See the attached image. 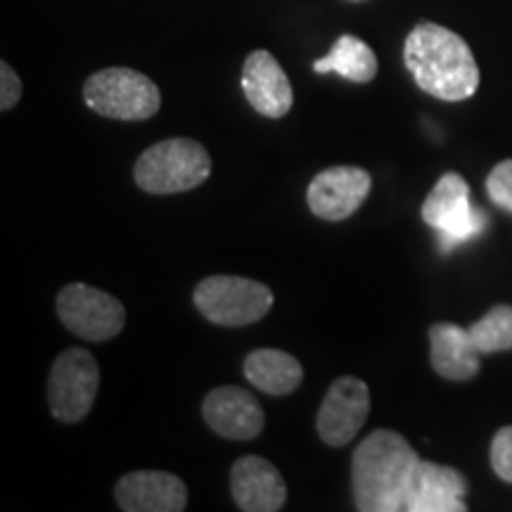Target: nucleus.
Returning a JSON list of instances; mask_svg holds the SVG:
<instances>
[{
    "label": "nucleus",
    "mask_w": 512,
    "mask_h": 512,
    "mask_svg": "<svg viewBox=\"0 0 512 512\" xmlns=\"http://www.w3.org/2000/svg\"><path fill=\"white\" fill-rule=\"evenodd\" d=\"M403 62L420 91L437 100L460 102L479 88V67L470 46L441 24L420 22L403 43Z\"/></svg>",
    "instance_id": "1"
},
{
    "label": "nucleus",
    "mask_w": 512,
    "mask_h": 512,
    "mask_svg": "<svg viewBox=\"0 0 512 512\" xmlns=\"http://www.w3.org/2000/svg\"><path fill=\"white\" fill-rule=\"evenodd\" d=\"M420 463L418 451L394 430L370 432L351 458V489L356 510L399 512Z\"/></svg>",
    "instance_id": "2"
},
{
    "label": "nucleus",
    "mask_w": 512,
    "mask_h": 512,
    "mask_svg": "<svg viewBox=\"0 0 512 512\" xmlns=\"http://www.w3.org/2000/svg\"><path fill=\"white\" fill-rule=\"evenodd\" d=\"M211 174L207 147L190 138H169L138 157L136 183L150 195H176L202 185Z\"/></svg>",
    "instance_id": "3"
},
{
    "label": "nucleus",
    "mask_w": 512,
    "mask_h": 512,
    "mask_svg": "<svg viewBox=\"0 0 512 512\" xmlns=\"http://www.w3.org/2000/svg\"><path fill=\"white\" fill-rule=\"evenodd\" d=\"M83 100L95 114L117 121L152 119L162 107L157 83L128 67H107L88 76Z\"/></svg>",
    "instance_id": "4"
},
{
    "label": "nucleus",
    "mask_w": 512,
    "mask_h": 512,
    "mask_svg": "<svg viewBox=\"0 0 512 512\" xmlns=\"http://www.w3.org/2000/svg\"><path fill=\"white\" fill-rule=\"evenodd\" d=\"M197 311L221 328H242L261 320L273 306V290L242 275H209L192 294Z\"/></svg>",
    "instance_id": "5"
},
{
    "label": "nucleus",
    "mask_w": 512,
    "mask_h": 512,
    "mask_svg": "<svg viewBox=\"0 0 512 512\" xmlns=\"http://www.w3.org/2000/svg\"><path fill=\"white\" fill-rule=\"evenodd\" d=\"M422 221L437 230L439 249L453 252L467 240H475L489 226V216L470 200V185L456 171H448L434 185L422 204Z\"/></svg>",
    "instance_id": "6"
},
{
    "label": "nucleus",
    "mask_w": 512,
    "mask_h": 512,
    "mask_svg": "<svg viewBox=\"0 0 512 512\" xmlns=\"http://www.w3.org/2000/svg\"><path fill=\"white\" fill-rule=\"evenodd\" d=\"M100 389V366L91 351L72 347L55 358L48 375L50 413L64 425H76L91 413Z\"/></svg>",
    "instance_id": "7"
},
{
    "label": "nucleus",
    "mask_w": 512,
    "mask_h": 512,
    "mask_svg": "<svg viewBox=\"0 0 512 512\" xmlns=\"http://www.w3.org/2000/svg\"><path fill=\"white\" fill-rule=\"evenodd\" d=\"M57 316L76 337L107 342L126 325V309L110 292L86 283H72L57 294Z\"/></svg>",
    "instance_id": "8"
},
{
    "label": "nucleus",
    "mask_w": 512,
    "mask_h": 512,
    "mask_svg": "<svg viewBox=\"0 0 512 512\" xmlns=\"http://www.w3.org/2000/svg\"><path fill=\"white\" fill-rule=\"evenodd\" d=\"M370 415V389L358 377L344 375L330 384L318 408V437L332 448L347 446Z\"/></svg>",
    "instance_id": "9"
},
{
    "label": "nucleus",
    "mask_w": 512,
    "mask_h": 512,
    "mask_svg": "<svg viewBox=\"0 0 512 512\" xmlns=\"http://www.w3.org/2000/svg\"><path fill=\"white\" fill-rule=\"evenodd\" d=\"M373 190V178L361 166H332L309 183L306 202L323 221H344L356 214Z\"/></svg>",
    "instance_id": "10"
},
{
    "label": "nucleus",
    "mask_w": 512,
    "mask_h": 512,
    "mask_svg": "<svg viewBox=\"0 0 512 512\" xmlns=\"http://www.w3.org/2000/svg\"><path fill=\"white\" fill-rule=\"evenodd\" d=\"M202 418L223 439L249 441L264 432L266 415L256 396L247 389L216 387L204 396Z\"/></svg>",
    "instance_id": "11"
},
{
    "label": "nucleus",
    "mask_w": 512,
    "mask_h": 512,
    "mask_svg": "<svg viewBox=\"0 0 512 512\" xmlns=\"http://www.w3.org/2000/svg\"><path fill=\"white\" fill-rule=\"evenodd\" d=\"M470 484L458 470L448 465L420 460L408 486L406 512H465Z\"/></svg>",
    "instance_id": "12"
},
{
    "label": "nucleus",
    "mask_w": 512,
    "mask_h": 512,
    "mask_svg": "<svg viewBox=\"0 0 512 512\" xmlns=\"http://www.w3.org/2000/svg\"><path fill=\"white\" fill-rule=\"evenodd\" d=\"M242 93L254 112L268 119H283L292 110L294 93L280 62L268 50L249 53L242 67Z\"/></svg>",
    "instance_id": "13"
},
{
    "label": "nucleus",
    "mask_w": 512,
    "mask_h": 512,
    "mask_svg": "<svg viewBox=\"0 0 512 512\" xmlns=\"http://www.w3.org/2000/svg\"><path fill=\"white\" fill-rule=\"evenodd\" d=\"M114 496L126 512H183L188 486L171 472L138 470L119 479Z\"/></svg>",
    "instance_id": "14"
},
{
    "label": "nucleus",
    "mask_w": 512,
    "mask_h": 512,
    "mask_svg": "<svg viewBox=\"0 0 512 512\" xmlns=\"http://www.w3.org/2000/svg\"><path fill=\"white\" fill-rule=\"evenodd\" d=\"M230 494L245 512H278L285 508L287 484L266 458L242 456L230 470Z\"/></svg>",
    "instance_id": "15"
},
{
    "label": "nucleus",
    "mask_w": 512,
    "mask_h": 512,
    "mask_svg": "<svg viewBox=\"0 0 512 512\" xmlns=\"http://www.w3.org/2000/svg\"><path fill=\"white\" fill-rule=\"evenodd\" d=\"M479 358L482 354L472 344L467 328L456 323H434L430 328V361L444 380H472L479 373Z\"/></svg>",
    "instance_id": "16"
},
{
    "label": "nucleus",
    "mask_w": 512,
    "mask_h": 512,
    "mask_svg": "<svg viewBox=\"0 0 512 512\" xmlns=\"http://www.w3.org/2000/svg\"><path fill=\"white\" fill-rule=\"evenodd\" d=\"M247 382L271 396L292 394L304 380V368L292 354L280 349H256L242 363Z\"/></svg>",
    "instance_id": "17"
},
{
    "label": "nucleus",
    "mask_w": 512,
    "mask_h": 512,
    "mask_svg": "<svg viewBox=\"0 0 512 512\" xmlns=\"http://www.w3.org/2000/svg\"><path fill=\"white\" fill-rule=\"evenodd\" d=\"M316 74H339L351 83H370L377 76V55L366 41L344 34L332 43L330 53L313 62Z\"/></svg>",
    "instance_id": "18"
},
{
    "label": "nucleus",
    "mask_w": 512,
    "mask_h": 512,
    "mask_svg": "<svg viewBox=\"0 0 512 512\" xmlns=\"http://www.w3.org/2000/svg\"><path fill=\"white\" fill-rule=\"evenodd\" d=\"M479 354H498L512 349V306L498 304L467 328Z\"/></svg>",
    "instance_id": "19"
},
{
    "label": "nucleus",
    "mask_w": 512,
    "mask_h": 512,
    "mask_svg": "<svg viewBox=\"0 0 512 512\" xmlns=\"http://www.w3.org/2000/svg\"><path fill=\"white\" fill-rule=\"evenodd\" d=\"M486 192L496 207L512 214V159H503L491 169V174L486 176Z\"/></svg>",
    "instance_id": "20"
},
{
    "label": "nucleus",
    "mask_w": 512,
    "mask_h": 512,
    "mask_svg": "<svg viewBox=\"0 0 512 512\" xmlns=\"http://www.w3.org/2000/svg\"><path fill=\"white\" fill-rule=\"evenodd\" d=\"M491 467L503 479L505 484H512V425L501 427L491 441Z\"/></svg>",
    "instance_id": "21"
},
{
    "label": "nucleus",
    "mask_w": 512,
    "mask_h": 512,
    "mask_svg": "<svg viewBox=\"0 0 512 512\" xmlns=\"http://www.w3.org/2000/svg\"><path fill=\"white\" fill-rule=\"evenodd\" d=\"M19 98H22V81L8 62H0V110H12Z\"/></svg>",
    "instance_id": "22"
},
{
    "label": "nucleus",
    "mask_w": 512,
    "mask_h": 512,
    "mask_svg": "<svg viewBox=\"0 0 512 512\" xmlns=\"http://www.w3.org/2000/svg\"><path fill=\"white\" fill-rule=\"evenodd\" d=\"M351 3H363V0H351Z\"/></svg>",
    "instance_id": "23"
}]
</instances>
